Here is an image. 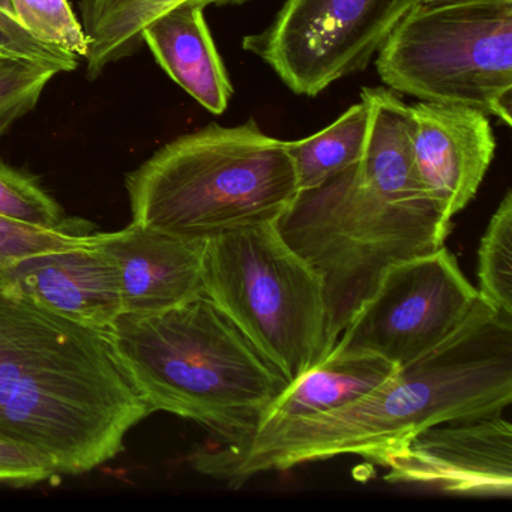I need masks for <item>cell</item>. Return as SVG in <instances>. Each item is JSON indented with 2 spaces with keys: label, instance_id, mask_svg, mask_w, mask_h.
<instances>
[{
  "label": "cell",
  "instance_id": "1",
  "mask_svg": "<svg viewBox=\"0 0 512 512\" xmlns=\"http://www.w3.org/2000/svg\"><path fill=\"white\" fill-rule=\"evenodd\" d=\"M512 401V317L478 298L439 344L349 406L272 425L191 455L197 472L239 488L257 473L358 455L376 463L425 428L499 415Z\"/></svg>",
  "mask_w": 512,
  "mask_h": 512
},
{
  "label": "cell",
  "instance_id": "2",
  "mask_svg": "<svg viewBox=\"0 0 512 512\" xmlns=\"http://www.w3.org/2000/svg\"><path fill=\"white\" fill-rule=\"evenodd\" d=\"M149 415L106 332L0 292V436L58 476L82 475L121 454Z\"/></svg>",
  "mask_w": 512,
  "mask_h": 512
},
{
  "label": "cell",
  "instance_id": "3",
  "mask_svg": "<svg viewBox=\"0 0 512 512\" xmlns=\"http://www.w3.org/2000/svg\"><path fill=\"white\" fill-rule=\"evenodd\" d=\"M275 226L322 280L329 355L385 272L442 248L451 220L428 194L412 152L371 136L358 163L299 190Z\"/></svg>",
  "mask_w": 512,
  "mask_h": 512
},
{
  "label": "cell",
  "instance_id": "4",
  "mask_svg": "<svg viewBox=\"0 0 512 512\" xmlns=\"http://www.w3.org/2000/svg\"><path fill=\"white\" fill-rule=\"evenodd\" d=\"M110 346L149 412L191 419L242 443L289 386L206 295L157 313H122Z\"/></svg>",
  "mask_w": 512,
  "mask_h": 512
},
{
  "label": "cell",
  "instance_id": "5",
  "mask_svg": "<svg viewBox=\"0 0 512 512\" xmlns=\"http://www.w3.org/2000/svg\"><path fill=\"white\" fill-rule=\"evenodd\" d=\"M125 188L133 223L197 241L277 223L299 191L286 142L254 121L178 137L128 173Z\"/></svg>",
  "mask_w": 512,
  "mask_h": 512
},
{
  "label": "cell",
  "instance_id": "6",
  "mask_svg": "<svg viewBox=\"0 0 512 512\" xmlns=\"http://www.w3.org/2000/svg\"><path fill=\"white\" fill-rule=\"evenodd\" d=\"M203 295L289 385L328 355L322 280L281 238L275 223L208 239Z\"/></svg>",
  "mask_w": 512,
  "mask_h": 512
},
{
  "label": "cell",
  "instance_id": "7",
  "mask_svg": "<svg viewBox=\"0 0 512 512\" xmlns=\"http://www.w3.org/2000/svg\"><path fill=\"white\" fill-rule=\"evenodd\" d=\"M389 89L512 124V0L416 5L377 53Z\"/></svg>",
  "mask_w": 512,
  "mask_h": 512
},
{
  "label": "cell",
  "instance_id": "8",
  "mask_svg": "<svg viewBox=\"0 0 512 512\" xmlns=\"http://www.w3.org/2000/svg\"><path fill=\"white\" fill-rule=\"evenodd\" d=\"M418 0H286L268 28L247 35L262 59L298 95L317 97L365 70Z\"/></svg>",
  "mask_w": 512,
  "mask_h": 512
},
{
  "label": "cell",
  "instance_id": "9",
  "mask_svg": "<svg viewBox=\"0 0 512 512\" xmlns=\"http://www.w3.org/2000/svg\"><path fill=\"white\" fill-rule=\"evenodd\" d=\"M478 298L443 245L392 265L331 352L373 353L403 367L445 341Z\"/></svg>",
  "mask_w": 512,
  "mask_h": 512
},
{
  "label": "cell",
  "instance_id": "10",
  "mask_svg": "<svg viewBox=\"0 0 512 512\" xmlns=\"http://www.w3.org/2000/svg\"><path fill=\"white\" fill-rule=\"evenodd\" d=\"M392 484L466 496H512V427L499 415L419 431L376 461Z\"/></svg>",
  "mask_w": 512,
  "mask_h": 512
},
{
  "label": "cell",
  "instance_id": "11",
  "mask_svg": "<svg viewBox=\"0 0 512 512\" xmlns=\"http://www.w3.org/2000/svg\"><path fill=\"white\" fill-rule=\"evenodd\" d=\"M409 113L419 176L452 221L472 202L493 161L490 119L472 107L428 101L409 106Z\"/></svg>",
  "mask_w": 512,
  "mask_h": 512
},
{
  "label": "cell",
  "instance_id": "12",
  "mask_svg": "<svg viewBox=\"0 0 512 512\" xmlns=\"http://www.w3.org/2000/svg\"><path fill=\"white\" fill-rule=\"evenodd\" d=\"M92 241L116 265L122 313H157L203 295L206 241L181 238L133 223Z\"/></svg>",
  "mask_w": 512,
  "mask_h": 512
},
{
  "label": "cell",
  "instance_id": "13",
  "mask_svg": "<svg viewBox=\"0 0 512 512\" xmlns=\"http://www.w3.org/2000/svg\"><path fill=\"white\" fill-rule=\"evenodd\" d=\"M7 275L5 290L79 325L106 331L122 314L118 269L92 233L83 244L23 257Z\"/></svg>",
  "mask_w": 512,
  "mask_h": 512
},
{
  "label": "cell",
  "instance_id": "14",
  "mask_svg": "<svg viewBox=\"0 0 512 512\" xmlns=\"http://www.w3.org/2000/svg\"><path fill=\"white\" fill-rule=\"evenodd\" d=\"M203 10L184 5L158 17L143 31V43L173 82L212 115H223L233 86Z\"/></svg>",
  "mask_w": 512,
  "mask_h": 512
},
{
  "label": "cell",
  "instance_id": "15",
  "mask_svg": "<svg viewBox=\"0 0 512 512\" xmlns=\"http://www.w3.org/2000/svg\"><path fill=\"white\" fill-rule=\"evenodd\" d=\"M395 370V365L373 353L331 352L281 392L259 431L349 406L386 382Z\"/></svg>",
  "mask_w": 512,
  "mask_h": 512
},
{
  "label": "cell",
  "instance_id": "16",
  "mask_svg": "<svg viewBox=\"0 0 512 512\" xmlns=\"http://www.w3.org/2000/svg\"><path fill=\"white\" fill-rule=\"evenodd\" d=\"M370 112L359 101L325 130L307 139L286 142L299 190L317 187L335 173L358 163L367 145Z\"/></svg>",
  "mask_w": 512,
  "mask_h": 512
},
{
  "label": "cell",
  "instance_id": "17",
  "mask_svg": "<svg viewBox=\"0 0 512 512\" xmlns=\"http://www.w3.org/2000/svg\"><path fill=\"white\" fill-rule=\"evenodd\" d=\"M479 298L512 317V193L506 191L478 251Z\"/></svg>",
  "mask_w": 512,
  "mask_h": 512
},
{
  "label": "cell",
  "instance_id": "18",
  "mask_svg": "<svg viewBox=\"0 0 512 512\" xmlns=\"http://www.w3.org/2000/svg\"><path fill=\"white\" fill-rule=\"evenodd\" d=\"M94 224L80 218H68L67 223L53 229L26 226L0 218V292L8 286V268L17 260L44 251L73 247L88 241Z\"/></svg>",
  "mask_w": 512,
  "mask_h": 512
},
{
  "label": "cell",
  "instance_id": "19",
  "mask_svg": "<svg viewBox=\"0 0 512 512\" xmlns=\"http://www.w3.org/2000/svg\"><path fill=\"white\" fill-rule=\"evenodd\" d=\"M0 218L53 229L67 223L62 206L28 173L0 163Z\"/></svg>",
  "mask_w": 512,
  "mask_h": 512
},
{
  "label": "cell",
  "instance_id": "20",
  "mask_svg": "<svg viewBox=\"0 0 512 512\" xmlns=\"http://www.w3.org/2000/svg\"><path fill=\"white\" fill-rule=\"evenodd\" d=\"M13 14L26 29L44 43L86 58L88 35L77 20L70 0H11Z\"/></svg>",
  "mask_w": 512,
  "mask_h": 512
},
{
  "label": "cell",
  "instance_id": "21",
  "mask_svg": "<svg viewBox=\"0 0 512 512\" xmlns=\"http://www.w3.org/2000/svg\"><path fill=\"white\" fill-rule=\"evenodd\" d=\"M56 68L0 55V139L31 113L46 86L58 76Z\"/></svg>",
  "mask_w": 512,
  "mask_h": 512
},
{
  "label": "cell",
  "instance_id": "22",
  "mask_svg": "<svg viewBox=\"0 0 512 512\" xmlns=\"http://www.w3.org/2000/svg\"><path fill=\"white\" fill-rule=\"evenodd\" d=\"M0 55L26 59L71 73L79 68V58L67 50L44 43L28 31L14 14L0 8Z\"/></svg>",
  "mask_w": 512,
  "mask_h": 512
},
{
  "label": "cell",
  "instance_id": "23",
  "mask_svg": "<svg viewBox=\"0 0 512 512\" xmlns=\"http://www.w3.org/2000/svg\"><path fill=\"white\" fill-rule=\"evenodd\" d=\"M58 476L34 452L0 436V485L31 487Z\"/></svg>",
  "mask_w": 512,
  "mask_h": 512
},
{
  "label": "cell",
  "instance_id": "24",
  "mask_svg": "<svg viewBox=\"0 0 512 512\" xmlns=\"http://www.w3.org/2000/svg\"><path fill=\"white\" fill-rule=\"evenodd\" d=\"M446 2H455V0H418L416 5L446 4Z\"/></svg>",
  "mask_w": 512,
  "mask_h": 512
},
{
  "label": "cell",
  "instance_id": "25",
  "mask_svg": "<svg viewBox=\"0 0 512 512\" xmlns=\"http://www.w3.org/2000/svg\"><path fill=\"white\" fill-rule=\"evenodd\" d=\"M0 8L13 14V5H11V0H0Z\"/></svg>",
  "mask_w": 512,
  "mask_h": 512
}]
</instances>
